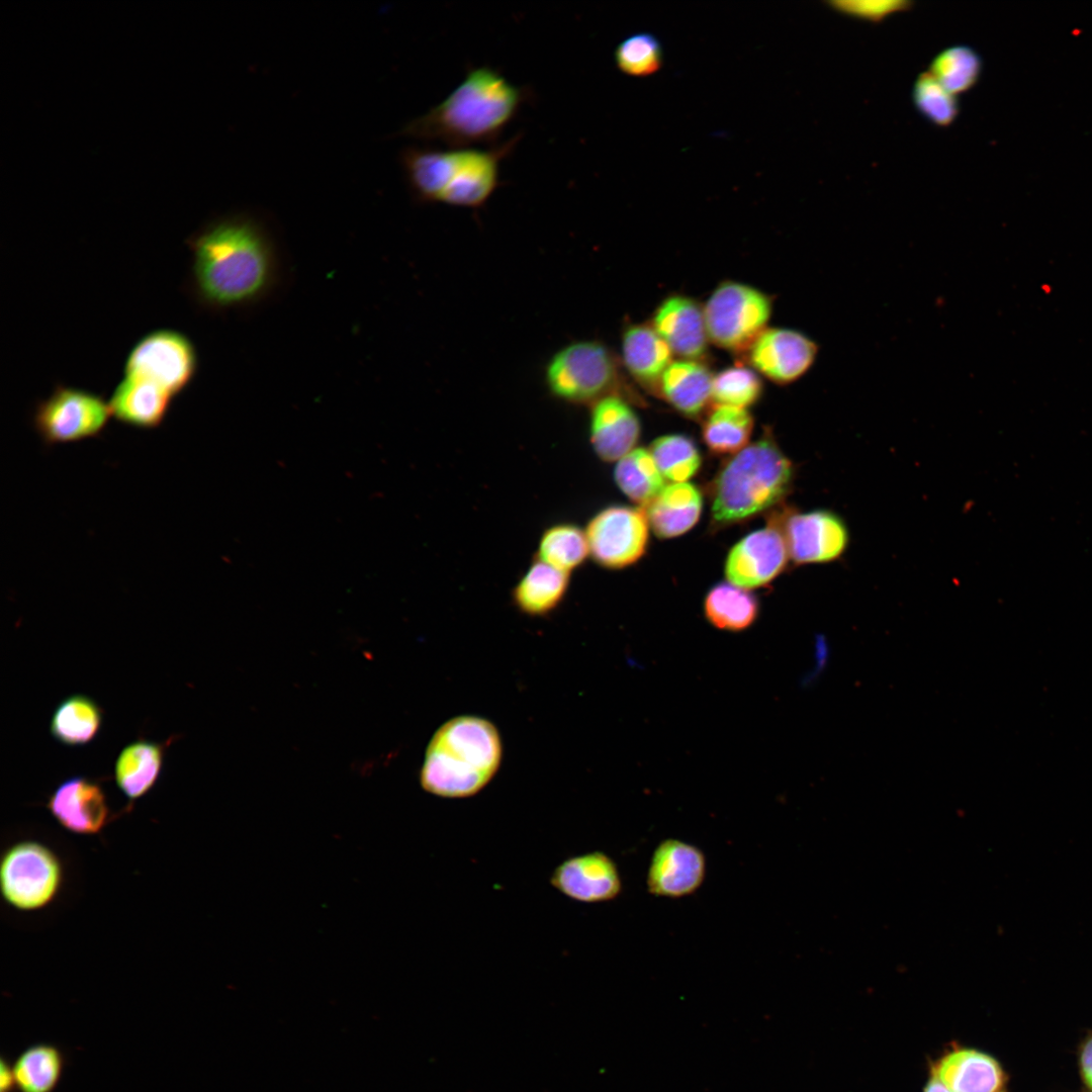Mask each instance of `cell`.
I'll use <instances>...</instances> for the list:
<instances>
[{
	"label": "cell",
	"instance_id": "37",
	"mask_svg": "<svg viewBox=\"0 0 1092 1092\" xmlns=\"http://www.w3.org/2000/svg\"><path fill=\"white\" fill-rule=\"evenodd\" d=\"M618 69L629 76L645 77L657 72L662 65V49L651 33L640 32L623 39L615 50Z\"/></svg>",
	"mask_w": 1092,
	"mask_h": 1092
},
{
	"label": "cell",
	"instance_id": "18",
	"mask_svg": "<svg viewBox=\"0 0 1092 1092\" xmlns=\"http://www.w3.org/2000/svg\"><path fill=\"white\" fill-rule=\"evenodd\" d=\"M589 406V441L595 453L605 462L620 460L640 438L636 412L620 394L604 396Z\"/></svg>",
	"mask_w": 1092,
	"mask_h": 1092
},
{
	"label": "cell",
	"instance_id": "15",
	"mask_svg": "<svg viewBox=\"0 0 1092 1092\" xmlns=\"http://www.w3.org/2000/svg\"><path fill=\"white\" fill-rule=\"evenodd\" d=\"M549 883L564 897L584 904L613 901L622 892L617 863L601 850L566 857L553 869Z\"/></svg>",
	"mask_w": 1092,
	"mask_h": 1092
},
{
	"label": "cell",
	"instance_id": "35",
	"mask_svg": "<svg viewBox=\"0 0 1092 1092\" xmlns=\"http://www.w3.org/2000/svg\"><path fill=\"white\" fill-rule=\"evenodd\" d=\"M762 391L760 375L743 364L724 368L713 376L712 399L720 405L747 408L759 400Z\"/></svg>",
	"mask_w": 1092,
	"mask_h": 1092
},
{
	"label": "cell",
	"instance_id": "6",
	"mask_svg": "<svg viewBox=\"0 0 1092 1092\" xmlns=\"http://www.w3.org/2000/svg\"><path fill=\"white\" fill-rule=\"evenodd\" d=\"M545 383L559 400L590 405L604 396L620 394V363L599 341L573 342L551 357L545 368Z\"/></svg>",
	"mask_w": 1092,
	"mask_h": 1092
},
{
	"label": "cell",
	"instance_id": "4",
	"mask_svg": "<svg viewBox=\"0 0 1092 1092\" xmlns=\"http://www.w3.org/2000/svg\"><path fill=\"white\" fill-rule=\"evenodd\" d=\"M502 757L500 735L490 721L458 716L440 726L431 738L420 783L423 790L437 797L469 798L489 784Z\"/></svg>",
	"mask_w": 1092,
	"mask_h": 1092
},
{
	"label": "cell",
	"instance_id": "25",
	"mask_svg": "<svg viewBox=\"0 0 1092 1092\" xmlns=\"http://www.w3.org/2000/svg\"><path fill=\"white\" fill-rule=\"evenodd\" d=\"M569 583L570 573L535 558L512 589V601L521 613L543 617L561 604Z\"/></svg>",
	"mask_w": 1092,
	"mask_h": 1092
},
{
	"label": "cell",
	"instance_id": "29",
	"mask_svg": "<svg viewBox=\"0 0 1092 1092\" xmlns=\"http://www.w3.org/2000/svg\"><path fill=\"white\" fill-rule=\"evenodd\" d=\"M757 599L745 588L730 582L714 585L706 595L704 612L716 628L738 632L749 628L758 616Z\"/></svg>",
	"mask_w": 1092,
	"mask_h": 1092
},
{
	"label": "cell",
	"instance_id": "41",
	"mask_svg": "<svg viewBox=\"0 0 1092 1092\" xmlns=\"http://www.w3.org/2000/svg\"><path fill=\"white\" fill-rule=\"evenodd\" d=\"M924 1092H952L943 1083H941L936 1077L932 1075V1078L928 1081Z\"/></svg>",
	"mask_w": 1092,
	"mask_h": 1092
},
{
	"label": "cell",
	"instance_id": "32",
	"mask_svg": "<svg viewBox=\"0 0 1092 1092\" xmlns=\"http://www.w3.org/2000/svg\"><path fill=\"white\" fill-rule=\"evenodd\" d=\"M589 555L585 531L573 523H558L542 533L535 558L567 573L580 567Z\"/></svg>",
	"mask_w": 1092,
	"mask_h": 1092
},
{
	"label": "cell",
	"instance_id": "17",
	"mask_svg": "<svg viewBox=\"0 0 1092 1092\" xmlns=\"http://www.w3.org/2000/svg\"><path fill=\"white\" fill-rule=\"evenodd\" d=\"M650 325L679 359L703 361L709 347L704 308L682 294L665 297L655 308Z\"/></svg>",
	"mask_w": 1092,
	"mask_h": 1092
},
{
	"label": "cell",
	"instance_id": "10",
	"mask_svg": "<svg viewBox=\"0 0 1092 1092\" xmlns=\"http://www.w3.org/2000/svg\"><path fill=\"white\" fill-rule=\"evenodd\" d=\"M197 367L192 341L181 332L161 329L148 333L131 348L124 376L149 380L176 397L194 379Z\"/></svg>",
	"mask_w": 1092,
	"mask_h": 1092
},
{
	"label": "cell",
	"instance_id": "5",
	"mask_svg": "<svg viewBox=\"0 0 1092 1092\" xmlns=\"http://www.w3.org/2000/svg\"><path fill=\"white\" fill-rule=\"evenodd\" d=\"M793 477L791 460L767 432L732 456L716 475L714 524L732 525L770 509L789 492Z\"/></svg>",
	"mask_w": 1092,
	"mask_h": 1092
},
{
	"label": "cell",
	"instance_id": "33",
	"mask_svg": "<svg viewBox=\"0 0 1092 1092\" xmlns=\"http://www.w3.org/2000/svg\"><path fill=\"white\" fill-rule=\"evenodd\" d=\"M983 61L973 48L957 44L945 48L931 61L928 72L951 94L972 89L980 79Z\"/></svg>",
	"mask_w": 1092,
	"mask_h": 1092
},
{
	"label": "cell",
	"instance_id": "34",
	"mask_svg": "<svg viewBox=\"0 0 1092 1092\" xmlns=\"http://www.w3.org/2000/svg\"><path fill=\"white\" fill-rule=\"evenodd\" d=\"M649 451L663 477L673 483L686 482L699 471L702 464L697 444L682 434L655 439Z\"/></svg>",
	"mask_w": 1092,
	"mask_h": 1092
},
{
	"label": "cell",
	"instance_id": "21",
	"mask_svg": "<svg viewBox=\"0 0 1092 1092\" xmlns=\"http://www.w3.org/2000/svg\"><path fill=\"white\" fill-rule=\"evenodd\" d=\"M952 1092H1006V1077L991 1056L970 1049L943 1056L932 1070Z\"/></svg>",
	"mask_w": 1092,
	"mask_h": 1092
},
{
	"label": "cell",
	"instance_id": "11",
	"mask_svg": "<svg viewBox=\"0 0 1092 1092\" xmlns=\"http://www.w3.org/2000/svg\"><path fill=\"white\" fill-rule=\"evenodd\" d=\"M648 529L642 510L623 505L606 507L589 519L584 529L589 555L607 569L630 566L646 551Z\"/></svg>",
	"mask_w": 1092,
	"mask_h": 1092
},
{
	"label": "cell",
	"instance_id": "24",
	"mask_svg": "<svg viewBox=\"0 0 1092 1092\" xmlns=\"http://www.w3.org/2000/svg\"><path fill=\"white\" fill-rule=\"evenodd\" d=\"M645 508L648 523L656 536L669 539L687 533L697 524L703 510V496L691 483H672L664 486Z\"/></svg>",
	"mask_w": 1092,
	"mask_h": 1092
},
{
	"label": "cell",
	"instance_id": "12",
	"mask_svg": "<svg viewBox=\"0 0 1092 1092\" xmlns=\"http://www.w3.org/2000/svg\"><path fill=\"white\" fill-rule=\"evenodd\" d=\"M817 343L800 331L766 328L747 348L749 367L769 381L787 385L802 378L818 355Z\"/></svg>",
	"mask_w": 1092,
	"mask_h": 1092
},
{
	"label": "cell",
	"instance_id": "13",
	"mask_svg": "<svg viewBox=\"0 0 1092 1092\" xmlns=\"http://www.w3.org/2000/svg\"><path fill=\"white\" fill-rule=\"evenodd\" d=\"M781 529L790 558L797 564L833 561L843 554L849 543L846 524L829 510L788 515Z\"/></svg>",
	"mask_w": 1092,
	"mask_h": 1092
},
{
	"label": "cell",
	"instance_id": "31",
	"mask_svg": "<svg viewBox=\"0 0 1092 1092\" xmlns=\"http://www.w3.org/2000/svg\"><path fill=\"white\" fill-rule=\"evenodd\" d=\"M614 478L629 499L644 508L664 488V477L644 448H635L618 460Z\"/></svg>",
	"mask_w": 1092,
	"mask_h": 1092
},
{
	"label": "cell",
	"instance_id": "40",
	"mask_svg": "<svg viewBox=\"0 0 1092 1092\" xmlns=\"http://www.w3.org/2000/svg\"><path fill=\"white\" fill-rule=\"evenodd\" d=\"M0 1092H15L12 1064L4 1057L0 1059Z\"/></svg>",
	"mask_w": 1092,
	"mask_h": 1092
},
{
	"label": "cell",
	"instance_id": "27",
	"mask_svg": "<svg viewBox=\"0 0 1092 1092\" xmlns=\"http://www.w3.org/2000/svg\"><path fill=\"white\" fill-rule=\"evenodd\" d=\"M65 1063V1055L57 1044L37 1042L27 1046L12 1064L15 1092H55Z\"/></svg>",
	"mask_w": 1092,
	"mask_h": 1092
},
{
	"label": "cell",
	"instance_id": "38",
	"mask_svg": "<svg viewBox=\"0 0 1092 1092\" xmlns=\"http://www.w3.org/2000/svg\"><path fill=\"white\" fill-rule=\"evenodd\" d=\"M826 4L842 15L874 23L913 6V2L907 0H830Z\"/></svg>",
	"mask_w": 1092,
	"mask_h": 1092
},
{
	"label": "cell",
	"instance_id": "22",
	"mask_svg": "<svg viewBox=\"0 0 1092 1092\" xmlns=\"http://www.w3.org/2000/svg\"><path fill=\"white\" fill-rule=\"evenodd\" d=\"M622 363L629 375L648 390H656L672 360V352L650 324H630L622 334Z\"/></svg>",
	"mask_w": 1092,
	"mask_h": 1092
},
{
	"label": "cell",
	"instance_id": "26",
	"mask_svg": "<svg viewBox=\"0 0 1092 1092\" xmlns=\"http://www.w3.org/2000/svg\"><path fill=\"white\" fill-rule=\"evenodd\" d=\"M165 746L138 740L120 751L114 765V778L129 801L141 798L155 786L162 771Z\"/></svg>",
	"mask_w": 1092,
	"mask_h": 1092
},
{
	"label": "cell",
	"instance_id": "3",
	"mask_svg": "<svg viewBox=\"0 0 1092 1092\" xmlns=\"http://www.w3.org/2000/svg\"><path fill=\"white\" fill-rule=\"evenodd\" d=\"M519 140L484 149L407 147L399 162L417 201L479 208L500 185V164Z\"/></svg>",
	"mask_w": 1092,
	"mask_h": 1092
},
{
	"label": "cell",
	"instance_id": "36",
	"mask_svg": "<svg viewBox=\"0 0 1092 1092\" xmlns=\"http://www.w3.org/2000/svg\"><path fill=\"white\" fill-rule=\"evenodd\" d=\"M912 100L916 110L938 127H947L957 119L960 106L956 95L947 91L928 71L915 79Z\"/></svg>",
	"mask_w": 1092,
	"mask_h": 1092
},
{
	"label": "cell",
	"instance_id": "39",
	"mask_svg": "<svg viewBox=\"0 0 1092 1092\" xmlns=\"http://www.w3.org/2000/svg\"><path fill=\"white\" fill-rule=\"evenodd\" d=\"M1080 1067L1086 1085L1092 1090V1036H1090L1080 1054Z\"/></svg>",
	"mask_w": 1092,
	"mask_h": 1092
},
{
	"label": "cell",
	"instance_id": "16",
	"mask_svg": "<svg viewBox=\"0 0 1092 1092\" xmlns=\"http://www.w3.org/2000/svg\"><path fill=\"white\" fill-rule=\"evenodd\" d=\"M706 868L705 854L698 846L679 839L662 840L649 862L647 890L656 897L690 896L704 883Z\"/></svg>",
	"mask_w": 1092,
	"mask_h": 1092
},
{
	"label": "cell",
	"instance_id": "14",
	"mask_svg": "<svg viewBox=\"0 0 1092 1092\" xmlns=\"http://www.w3.org/2000/svg\"><path fill=\"white\" fill-rule=\"evenodd\" d=\"M788 546L780 524L753 531L729 551L725 576L730 583L750 589L772 581L787 566Z\"/></svg>",
	"mask_w": 1092,
	"mask_h": 1092
},
{
	"label": "cell",
	"instance_id": "7",
	"mask_svg": "<svg viewBox=\"0 0 1092 1092\" xmlns=\"http://www.w3.org/2000/svg\"><path fill=\"white\" fill-rule=\"evenodd\" d=\"M703 308L710 342L740 353L767 328L772 299L751 285L726 280L713 290Z\"/></svg>",
	"mask_w": 1092,
	"mask_h": 1092
},
{
	"label": "cell",
	"instance_id": "20",
	"mask_svg": "<svg viewBox=\"0 0 1092 1092\" xmlns=\"http://www.w3.org/2000/svg\"><path fill=\"white\" fill-rule=\"evenodd\" d=\"M173 398L169 392L149 380L124 376L108 402L112 417L119 423L151 430L161 426Z\"/></svg>",
	"mask_w": 1092,
	"mask_h": 1092
},
{
	"label": "cell",
	"instance_id": "28",
	"mask_svg": "<svg viewBox=\"0 0 1092 1092\" xmlns=\"http://www.w3.org/2000/svg\"><path fill=\"white\" fill-rule=\"evenodd\" d=\"M102 724V710L90 697L73 695L63 700L54 711L50 731L60 743L77 746L89 743Z\"/></svg>",
	"mask_w": 1092,
	"mask_h": 1092
},
{
	"label": "cell",
	"instance_id": "30",
	"mask_svg": "<svg viewBox=\"0 0 1092 1092\" xmlns=\"http://www.w3.org/2000/svg\"><path fill=\"white\" fill-rule=\"evenodd\" d=\"M753 424L747 408L716 404L704 421L703 441L714 454H736L747 446Z\"/></svg>",
	"mask_w": 1092,
	"mask_h": 1092
},
{
	"label": "cell",
	"instance_id": "19",
	"mask_svg": "<svg viewBox=\"0 0 1092 1092\" xmlns=\"http://www.w3.org/2000/svg\"><path fill=\"white\" fill-rule=\"evenodd\" d=\"M48 809L61 826L76 834H97L110 818L103 790L84 777L63 782L51 795Z\"/></svg>",
	"mask_w": 1092,
	"mask_h": 1092
},
{
	"label": "cell",
	"instance_id": "1",
	"mask_svg": "<svg viewBox=\"0 0 1092 1092\" xmlns=\"http://www.w3.org/2000/svg\"><path fill=\"white\" fill-rule=\"evenodd\" d=\"M190 289L212 311L256 306L283 282V257L265 219L250 212L217 218L187 240Z\"/></svg>",
	"mask_w": 1092,
	"mask_h": 1092
},
{
	"label": "cell",
	"instance_id": "8",
	"mask_svg": "<svg viewBox=\"0 0 1092 1092\" xmlns=\"http://www.w3.org/2000/svg\"><path fill=\"white\" fill-rule=\"evenodd\" d=\"M111 417L109 402L101 395L58 383L35 403L32 425L40 440L54 446L97 438Z\"/></svg>",
	"mask_w": 1092,
	"mask_h": 1092
},
{
	"label": "cell",
	"instance_id": "2",
	"mask_svg": "<svg viewBox=\"0 0 1092 1092\" xmlns=\"http://www.w3.org/2000/svg\"><path fill=\"white\" fill-rule=\"evenodd\" d=\"M530 98L529 90L489 66L470 67L437 105L405 123L398 136L447 148L496 145Z\"/></svg>",
	"mask_w": 1092,
	"mask_h": 1092
},
{
	"label": "cell",
	"instance_id": "23",
	"mask_svg": "<svg viewBox=\"0 0 1092 1092\" xmlns=\"http://www.w3.org/2000/svg\"><path fill=\"white\" fill-rule=\"evenodd\" d=\"M713 376L703 361L675 360L662 374L657 392L675 411L695 419L712 400Z\"/></svg>",
	"mask_w": 1092,
	"mask_h": 1092
},
{
	"label": "cell",
	"instance_id": "9",
	"mask_svg": "<svg viewBox=\"0 0 1092 1092\" xmlns=\"http://www.w3.org/2000/svg\"><path fill=\"white\" fill-rule=\"evenodd\" d=\"M62 884V867L56 854L36 841L13 844L3 854L0 888L4 900L22 911L50 904Z\"/></svg>",
	"mask_w": 1092,
	"mask_h": 1092
}]
</instances>
